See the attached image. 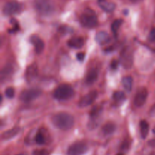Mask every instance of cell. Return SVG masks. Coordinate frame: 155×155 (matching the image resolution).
<instances>
[{
    "instance_id": "1",
    "label": "cell",
    "mask_w": 155,
    "mask_h": 155,
    "mask_svg": "<svg viewBox=\"0 0 155 155\" xmlns=\"http://www.w3.org/2000/svg\"><path fill=\"white\" fill-rule=\"evenodd\" d=\"M51 121L55 127L61 130L71 129L74 125V116L66 112H60L55 114Z\"/></svg>"
},
{
    "instance_id": "2",
    "label": "cell",
    "mask_w": 155,
    "mask_h": 155,
    "mask_svg": "<svg viewBox=\"0 0 155 155\" xmlns=\"http://www.w3.org/2000/svg\"><path fill=\"white\" fill-rule=\"evenodd\" d=\"M34 7L41 15L49 16L55 12V6L52 0H35Z\"/></svg>"
},
{
    "instance_id": "3",
    "label": "cell",
    "mask_w": 155,
    "mask_h": 155,
    "mask_svg": "<svg viewBox=\"0 0 155 155\" xmlns=\"http://www.w3.org/2000/svg\"><path fill=\"white\" fill-rule=\"evenodd\" d=\"M81 24L87 28H94L98 25V17L93 10L87 9L79 17Z\"/></svg>"
},
{
    "instance_id": "4",
    "label": "cell",
    "mask_w": 155,
    "mask_h": 155,
    "mask_svg": "<svg viewBox=\"0 0 155 155\" xmlns=\"http://www.w3.org/2000/svg\"><path fill=\"white\" fill-rule=\"evenodd\" d=\"M74 90L71 85L61 84L54 91L53 97L59 101H65L71 99L74 95Z\"/></svg>"
},
{
    "instance_id": "5",
    "label": "cell",
    "mask_w": 155,
    "mask_h": 155,
    "mask_svg": "<svg viewBox=\"0 0 155 155\" xmlns=\"http://www.w3.org/2000/svg\"><path fill=\"white\" fill-rule=\"evenodd\" d=\"M88 151V145L84 141L73 143L67 149V155H83Z\"/></svg>"
},
{
    "instance_id": "6",
    "label": "cell",
    "mask_w": 155,
    "mask_h": 155,
    "mask_svg": "<svg viewBox=\"0 0 155 155\" xmlns=\"http://www.w3.org/2000/svg\"><path fill=\"white\" fill-rule=\"evenodd\" d=\"M22 9H23L22 4L16 1H11L5 4L2 9V11L5 15L10 16L21 12Z\"/></svg>"
},
{
    "instance_id": "7",
    "label": "cell",
    "mask_w": 155,
    "mask_h": 155,
    "mask_svg": "<svg viewBox=\"0 0 155 155\" xmlns=\"http://www.w3.org/2000/svg\"><path fill=\"white\" fill-rule=\"evenodd\" d=\"M42 94V91L39 89H30L24 90L20 95V99L24 102H30L39 98Z\"/></svg>"
},
{
    "instance_id": "8",
    "label": "cell",
    "mask_w": 155,
    "mask_h": 155,
    "mask_svg": "<svg viewBox=\"0 0 155 155\" xmlns=\"http://www.w3.org/2000/svg\"><path fill=\"white\" fill-rule=\"evenodd\" d=\"M148 92L146 88L141 87V88L139 89L136 95H135L134 101H133L134 105L136 107H137V108L142 107L145 104V102H146L147 99H148Z\"/></svg>"
},
{
    "instance_id": "9",
    "label": "cell",
    "mask_w": 155,
    "mask_h": 155,
    "mask_svg": "<svg viewBox=\"0 0 155 155\" xmlns=\"http://www.w3.org/2000/svg\"><path fill=\"white\" fill-rule=\"evenodd\" d=\"M102 112V108H101L99 106H96L92 109L90 111V120L89 123V128L90 129H95L99 124V117L101 116V114Z\"/></svg>"
},
{
    "instance_id": "10",
    "label": "cell",
    "mask_w": 155,
    "mask_h": 155,
    "mask_svg": "<svg viewBox=\"0 0 155 155\" xmlns=\"http://www.w3.org/2000/svg\"><path fill=\"white\" fill-rule=\"evenodd\" d=\"M98 93L96 91H92L85 95L83 97L81 98V99L79 101V106L80 108H85V107H88L91 105L92 103L97 99Z\"/></svg>"
},
{
    "instance_id": "11",
    "label": "cell",
    "mask_w": 155,
    "mask_h": 155,
    "mask_svg": "<svg viewBox=\"0 0 155 155\" xmlns=\"http://www.w3.org/2000/svg\"><path fill=\"white\" fill-rule=\"evenodd\" d=\"M120 58H121V64L125 68L129 69L132 67L133 64V58H132V52L128 49L123 50L120 55Z\"/></svg>"
},
{
    "instance_id": "12",
    "label": "cell",
    "mask_w": 155,
    "mask_h": 155,
    "mask_svg": "<svg viewBox=\"0 0 155 155\" xmlns=\"http://www.w3.org/2000/svg\"><path fill=\"white\" fill-rule=\"evenodd\" d=\"M30 42L34 46L35 51L37 54H41L43 51L45 47L44 42L42 40L40 37H39L37 35H33L30 37Z\"/></svg>"
},
{
    "instance_id": "13",
    "label": "cell",
    "mask_w": 155,
    "mask_h": 155,
    "mask_svg": "<svg viewBox=\"0 0 155 155\" xmlns=\"http://www.w3.org/2000/svg\"><path fill=\"white\" fill-rule=\"evenodd\" d=\"M38 75V67L35 64L30 65L25 73V78L27 82L34 81Z\"/></svg>"
},
{
    "instance_id": "14",
    "label": "cell",
    "mask_w": 155,
    "mask_h": 155,
    "mask_svg": "<svg viewBox=\"0 0 155 155\" xmlns=\"http://www.w3.org/2000/svg\"><path fill=\"white\" fill-rule=\"evenodd\" d=\"M99 76V71L96 68H92L88 71L86 76V83L88 85H92L95 83Z\"/></svg>"
},
{
    "instance_id": "15",
    "label": "cell",
    "mask_w": 155,
    "mask_h": 155,
    "mask_svg": "<svg viewBox=\"0 0 155 155\" xmlns=\"http://www.w3.org/2000/svg\"><path fill=\"white\" fill-rule=\"evenodd\" d=\"M67 45L71 48H74V49H80L84 46V39L83 37H73L69 39Z\"/></svg>"
},
{
    "instance_id": "16",
    "label": "cell",
    "mask_w": 155,
    "mask_h": 155,
    "mask_svg": "<svg viewBox=\"0 0 155 155\" xmlns=\"http://www.w3.org/2000/svg\"><path fill=\"white\" fill-rule=\"evenodd\" d=\"M95 40L100 45H105L110 41L109 34L105 31H99L95 36Z\"/></svg>"
},
{
    "instance_id": "17",
    "label": "cell",
    "mask_w": 155,
    "mask_h": 155,
    "mask_svg": "<svg viewBox=\"0 0 155 155\" xmlns=\"http://www.w3.org/2000/svg\"><path fill=\"white\" fill-rule=\"evenodd\" d=\"M99 5L106 12H112L116 8V5L114 3L105 0H99Z\"/></svg>"
},
{
    "instance_id": "18",
    "label": "cell",
    "mask_w": 155,
    "mask_h": 155,
    "mask_svg": "<svg viewBox=\"0 0 155 155\" xmlns=\"http://www.w3.org/2000/svg\"><path fill=\"white\" fill-rule=\"evenodd\" d=\"M116 129V126L113 122H108L102 126L101 132L104 136H110L113 134Z\"/></svg>"
},
{
    "instance_id": "19",
    "label": "cell",
    "mask_w": 155,
    "mask_h": 155,
    "mask_svg": "<svg viewBox=\"0 0 155 155\" xmlns=\"http://www.w3.org/2000/svg\"><path fill=\"white\" fill-rule=\"evenodd\" d=\"M20 128L19 127H14L12 129H9L7 131H5L2 134V139L4 140L10 139H12L13 137L16 136L19 133Z\"/></svg>"
},
{
    "instance_id": "20",
    "label": "cell",
    "mask_w": 155,
    "mask_h": 155,
    "mask_svg": "<svg viewBox=\"0 0 155 155\" xmlns=\"http://www.w3.org/2000/svg\"><path fill=\"white\" fill-rule=\"evenodd\" d=\"M140 135L142 139H145L148 136L149 132V124L146 120H141L139 124Z\"/></svg>"
},
{
    "instance_id": "21",
    "label": "cell",
    "mask_w": 155,
    "mask_h": 155,
    "mask_svg": "<svg viewBox=\"0 0 155 155\" xmlns=\"http://www.w3.org/2000/svg\"><path fill=\"white\" fill-rule=\"evenodd\" d=\"M132 83H133V79L132 76H124L122 79V84L124 86V89L128 92H130L132 89Z\"/></svg>"
},
{
    "instance_id": "22",
    "label": "cell",
    "mask_w": 155,
    "mask_h": 155,
    "mask_svg": "<svg viewBox=\"0 0 155 155\" xmlns=\"http://www.w3.org/2000/svg\"><path fill=\"white\" fill-rule=\"evenodd\" d=\"M126 99V95L124 92H121V91H117L115 92L113 94V99L116 101V102H122L124 101Z\"/></svg>"
},
{
    "instance_id": "23",
    "label": "cell",
    "mask_w": 155,
    "mask_h": 155,
    "mask_svg": "<svg viewBox=\"0 0 155 155\" xmlns=\"http://www.w3.org/2000/svg\"><path fill=\"white\" fill-rule=\"evenodd\" d=\"M35 141L38 145H44L46 143V137L43 132H38L37 134L36 135Z\"/></svg>"
},
{
    "instance_id": "24",
    "label": "cell",
    "mask_w": 155,
    "mask_h": 155,
    "mask_svg": "<svg viewBox=\"0 0 155 155\" xmlns=\"http://www.w3.org/2000/svg\"><path fill=\"white\" fill-rule=\"evenodd\" d=\"M122 22H123L122 20L116 19L112 23V24H111V30H112V32H113L114 34H117V31H118L119 28H120V26H121Z\"/></svg>"
},
{
    "instance_id": "25",
    "label": "cell",
    "mask_w": 155,
    "mask_h": 155,
    "mask_svg": "<svg viewBox=\"0 0 155 155\" xmlns=\"http://www.w3.org/2000/svg\"><path fill=\"white\" fill-rule=\"evenodd\" d=\"M12 67L10 65L5 66L4 67V69L2 71V79H4L5 77H8L9 76H10L11 74H12Z\"/></svg>"
},
{
    "instance_id": "26",
    "label": "cell",
    "mask_w": 155,
    "mask_h": 155,
    "mask_svg": "<svg viewBox=\"0 0 155 155\" xmlns=\"http://www.w3.org/2000/svg\"><path fill=\"white\" fill-rule=\"evenodd\" d=\"M5 96L8 99H13L14 97V94H15V91L13 87H8L5 91Z\"/></svg>"
},
{
    "instance_id": "27",
    "label": "cell",
    "mask_w": 155,
    "mask_h": 155,
    "mask_svg": "<svg viewBox=\"0 0 155 155\" xmlns=\"http://www.w3.org/2000/svg\"><path fill=\"white\" fill-rule=\"evenodd\" d=\"M33 155H49V152L46 149H36L34 151Z\"/></svg>"
},
{
    "instance_id": "28",
    "label": "cell",
    "mask_w": 155,
    "mask_h": 155,
    "mask_svg": "<svg viewBox=\"0 0 155 155\" xmlns=\"http://www.w3.org/2000/svg\"><path fill=\"white\" fill-rule=\"evenodd\" d=\"M59 31L64 34H70V33H72L73 30L67 26H62L59 28Z\"/></svg>"
},
{
    "instance_id": "29",
    "label": "cell",
    "mask_w": 155,
    "mask_h": 155,
    "mask_svg": "<svg viewBox=\"0 0 155 155\" xmlns=\"http://www.w3.org/2000/svg\"><path fill=\"white\" fill-rule=\"evenodd\" d=\"M148 40L150 42H155V28H153L149 33L148 35Z\"/></svg>"
},
{
    "instance_id": "30",
    "label": "cell",
    "mask_w": 155,
    "mask_h": 155,
    "mask_svg": "<svg viewBox=\"0 0 155 155\" xmlns=\"http://www.w3.org/2000/svg\"><path fill=\"white\" fill-rule=\"evenodd\" d=\"M130 147V141H128V140H126L123 142L121 145V149L124 151H126L129 149V148Z\"/></svg>"
},
{
    "instance_id": "31",
    "label": "cell",
    "mask_w": 155,
    "mask_h": 155,
    "mask_svg": "<svg viewBox=\"0 0 155 155\" xmlns=\"http://www.w3.org/2000/svg\"><path fill=\"white\" fill-rule=\"evenodd\" d=\"M76 58H77L78 61H83V59H84L85 58V54L83 52L78 53L77 55H76Z\"/></svg>"
},
{
    "instance_id": "32",
    "label": "cell",
    "mask_w": 155,
    "mask_h": 155,
    "mask_svg": "<svg viewBox=\"0 0 155 155\" xmlns=\"http://www.w3.org/2000/svg\"><path fill=\"white\" fill-rule=\"evenodd\" d=\"M111 68L112 69H116L117 68V66H118V61L116 60H113L111 64Z\"/></svg>"
},
{
    "instance_id": "33",
    "label": "cell",
    "mask_w": 155,
    "mask_h": 155,
    "mask_svg": "<svg viewBox=\"0 0 155 155\" xmlns=\"http://www.w3.org/2000/svg\"><path fill=\"white\" fill-rule=\"evenodd\" d=\"M142 0H130V2L132 3H139V2H141Z\"/></svg>"
},
{
    "instance_id": "34",
    "label": "cell",
    "mask_w": 155,
    "mask_h": 155,
    "mask_svg": "<svg viewBox=\"0 0 155 155\" xmlns=\"http://www.w3.org/2000/svg\"><path fill=\"white\" fill-rule=\"evenodd\" d=\"M116 155H124V154H122V153H119V154H117Z\"/></svg>"
},
{
    "instance_id": "35",
    "label": "cell",
    "mask_w": 155,
    "mask_h": 155,
    "mask_svg": "<svg viewBox=\"0 0 155 155\" xmlns=\"http://www.w3.org/2000/svg\"><path fill=\"white\" fill-rule=\"evenodd\" d=\"M153 132L155 134V127H154V129H153Z\"/></svg>"
},
{
    "instance_id": "36",
    "label": "cell",
    "mask_w": 155,
    "mask_h": 155,
    "mask_svg": "<svg viewBox=\"0 0 155 155\" xmlns=\"http://www.w3.org/2000/svg\"><path fill=\"white\" fill-rule=\"evenodd\" d=\"M18 155H26V154H18Z\"/></svg>"
}]
</instances>
